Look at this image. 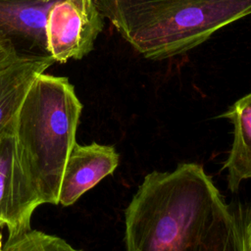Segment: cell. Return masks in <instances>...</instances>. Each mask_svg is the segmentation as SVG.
Masks as SVG:
<instances>
[{"mask_svg": "<svg viewBox=\"0 0 251 251\" xmlns=\"http://www.w3.org/2000/svg\"><path fill=\"white\" fill-rule=\"evenodd\" d=\"M3 251H82L73 247L63 238L30 229L27 232L8 239L3 246Z\"/></svg>", "mask_w": 251, "mask_h": 251, "instance_id": "obj_11", "label": "cell"}, {"mask_svg": "<svg viewBox=\"0 0 251 251\" xmlns=\"http://www.w3.org/2000/svg\"><path fill=\"white\" fill-rule=\"evenodd\" d=\"M243 227L241 215L227 205L210 229L202 251H242Z\"/></svg>", "mask_w": 251, "mask_h": 251, "instance_id": "obj_10", "label": "cell"}, {"mask_svg": "<svg viewBox=\"0 0 251 251\" xmlns=\"http://www.w3.org/2000/svg\"><path fill=\"white\" fill-rule=\"evenodd\" d=\"M121 36L144 58L181 55L251 15V0H94Z\"/></svg>", "mask_w": 251, "mask_h": 251, "instance_id": "obj_2", "label": "cell"}, {"mask_svg": "<svg viewBox=\"0 0 251 251\" xmlns=\"http://www.w3.org/2000/svg\"><path fill=\"white\" fill-rule=\"evenodd\" d=\"M220 117L233 125V141L224 169L227 172L228 189L235 192L243 180L251 178V92Z\"/></svg>", "mask_w": 251, "mask_h": 251, "instance_id": "obj_9", "label": "cell"}, {"mask_svg": "<svg viewBox=\"0 0 251 251\" xmlns=\"http://www.w3.org/2000/svg\"><path fill=\"white\" fill-rule=\"evenodd\" d=\"M21 54L12 39L0 29V68L16 61Z\"/></svg>", "mask_w": 251, "mask_h": 251, "instance_id": "obj_12", "label": "cell"}, {"mask_svg": "<svg viewBox=\"0 0 251 251\" xmlns=\"http://www.w3.org/2000/svg\"><path fill=\"white\" fill-rule=\"evenodd\" d=\"M40 2H43V3H50V2H54L56 0H38Z\"/></svg>", "mask_w": 251, "mask_h": 251, "instance_id": "obj_15", "label": "cell"}, {"mask_svg": "<svg viewBox=\"0 0 251 251\" xmlns=\"http://www.w3.org/2000/svg\"><path fill=\"white\" fill-rule=\"evenodd\" d=\"M14 124L0 135V222L8 228V239L31 229L32 214L42 204L20 161Z\"/></svg>", "mask_w": 251, "mask_h": 251, "instance_id": "obj_5", "label": "cell"}, {"mask_svg": "<svg viewBox=\"0 0 251 251\" xmlns=\"http://www.w3.org/2000/svg\"><path fill=\"white\" fill-rule=\"evenodd\" d=\"M242 251H251V217L249 218L247 224H244Z\"/></svg>", "mask_w": 251, "mask_h": 251, "instance_id": "obj_13", "label": "cell"}, {"mask_svg": "<svg viewBox=\"0 0 251 251\" xmlns=\"http://www.w3.org/2000/svg\"><path fill=\"white\" fill-rule=\"evenodd\" d=\"M227 207L203 167L146 175L125 211L126 251H202Z\"/></svg>", "mask_w": 251, "mask_h": 251, "instance_id": "obj_1", "label": "cell"}, {"mask_svg": "<svg viewBox=\"0 0 251 251\" xmlns=\"http://www.w3.org/2000/svg\"><path fill=\"white\" fill-rule=\"evenodd\" d=\"M118 165L119 154L115 147L96 142L87 145L75 143L63 173L59 204L64 207L73 205L104 177L112 175Z\"/></svg>", "mask_w": 251, "mask_h": 251, "instance_id": "obj_6", "label": "cell"}, {"mask_svg": "<svg viewBox=\"0 0 251 251\" xmlns=\"http://www.w3.org/2000/svg\"><path fill=\"white\" fill-rule=\"evenodd\" d=\"M4 226V225L0 222V226ZM0 251H3V246H2V234H1V232H0Z\"/></svg>", "mask_w": 251, "mask_h": 251, "instance_id": "obj_14", "label": "cell"}, {"mask_svg": "<svg viewBox=\"0 0 251 251\" xmlns=\"http://www.w3.org/2000/svg\"><path fill=\"white\" fill-rule=\"evenodd\" d=\"M81 111L70 80L44 73L33 80L18 111L14 124L18 155L42 204H59Z\"/></svg>", "mask_w": 251, "mask_h": 251, "instance_id": "obj_3", "label": "cell"}, {"mask_svg": "<svg viewBox=\"0 0 251 251\" xmlns=\"http://www.w3.org/2000/svg\"><path fill=\"white\" fill-rule=\"evenodd\" d=\"M94 0H56L45 25L47 53L55 62L65 63L86 56L104 26Z\"/></svg>", "mask_w": 251, "mask_h": 251, "instance_id": "obj_4", "label": "cell"}, {"mask_svg": "<svg viewBox=\"0 0 251 251\" xmlns=\"http://www.w3.org/2000/svg\"><path fill=\"white\" fill-rule=\"evenodd\" d=\"M54 2L0 0V29L15 43L21 54L47 53L45 25Z\"/></svg>", "mask_w": 251, "mask_h": 251, "instance_id": "obj_7", "label": "cell"}, {"mask_svg": "<svg viewBox=\"0 0 251 251\" xmlns=\"http://www.w3.org/2000/svg\"><path fill=\"white\" fill-rule=\"evenodd\" d=\"M54 63L50 55L24 54L0 68V135L15 122L33 80Z\"/></svg>", "mask_w": 251, "mask_h": 251, "instance_id": "obj_8", "label": "cell"}]
</instances>
